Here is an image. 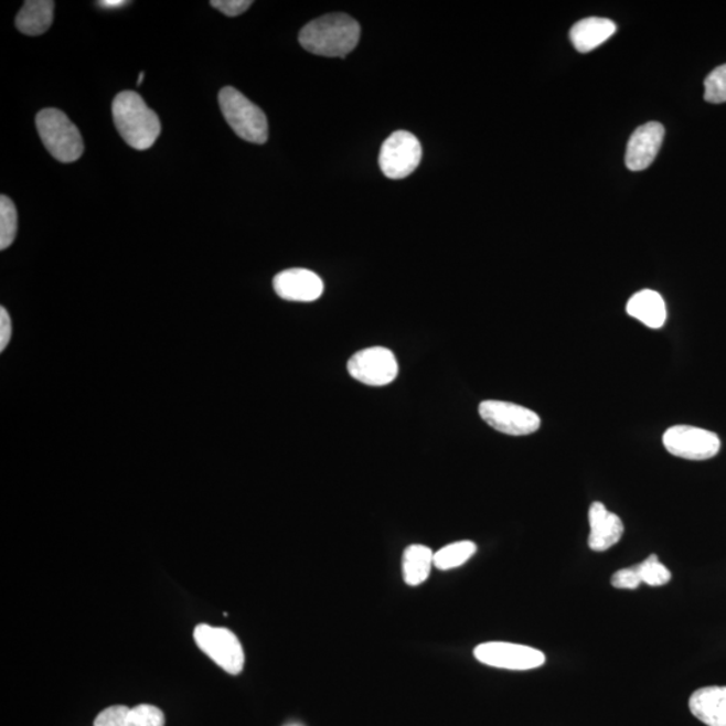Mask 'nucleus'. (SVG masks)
<instances>
[{
	"label": "nucleus",
	"mask_w": 726,
	"mask_h": 726,
	"mask_svg": "<svg viewBox=\"0 0 726 726\" xmlns=\"http://www.w3.org/2000/svg\"><path fill=\"white\" fill-rule=\"evenodd\" d=\"M360 23L346 14H329L306 24L299 34L307 52L323 57H346L359 45Z\"/></svg>",
	"instance_id": "obj_1"
},
{
	"label": "nucleus",
	"mask_w": 726,
	"mask_h": 726,
	"mask_svg": "<svg viewBox=\"0 0 726 726\" xmlns=\"http://www.w3.org/2000/svg\"><path fill=\"white\" fill-rule=\"evenodd\" d=\"M113 116L120 137L135 150H149L161 135L158 115L137 92H120L113 103Z\"/></svg>",
	"instance_id": "obj_2"
},
{
	"label": "nucleus",
	"mask_w": 726,
	"mask_h": 726,
	"mask_svg": "<svg viewBox=\"0 0 726 726\" xmlns=\"http://www.w3.org/2000/svg\"><path fill=\"white\" fill-rule=\"evenodd\" d=\"M36 129L45 149L63 163L76 162L84 152L78 128L58 109L47 108L36 115Z\"/></svg>",
	"instance_id": "obj_3"
},
{
	"label": "nucleus",
	"mask_w": 726,
	"mask_h": 726,
	"mask_svg": "<svg viewBox=\"0 0 726 726\" xmlns=\"http://www.w3.org/2000/svg\"><path fill=\"white\" fill-rule=\"evenodd\" d=\"M220 108L233 131L249 143L264 145L268 140L266 114L232 86L221 89Z\"/></svg>",
	"instance_id": "obj_4"
},
{
	"label": "nucleus",
	"mask_w": 726,
	"mask_h": 726,
	"mask_svg": "<svg viewBox=\"0 0 726 726\" xmlns=\"http://www.w3.org/2000/svg\"><path fill=\"white\" fill-rule=\"evenodd\" d=\"M194 641L226 673L238 675L243 672L245 664L243 644L231 630L200 624L195 627Z\"/></svg>",
	"instance_id": "obj_5"
},
{
	"label": "nucleus",
	"mask_w": 726,
	"mask_h": 726,
	"mask_svg": "<svg viewBox=\"0 0 726 726\" xmlns=\"http://www.w3.org/2000/svg\"><path fill=\"white\" fill-rule=\"evenodd\" d=\"M421 156V145L415 135L397 131L381 147L380 168L389 180H404L418 168Z\"/></svg>",
	"instance_id": "obj_6"
},
{
	"label": "nucleus",
	"mask_w": 726,
	"mask_h": 726,
	"mask_svg": "<svg viewBox=\"0 0 726 726\" xmlns=\"http://www.w3.org/2000/svg\"><path fill=\"white\" fill-rule=\"evenodd\" d=\"M663 446L676 458L707 460L715 458L722 448L718 435L698 427L674 426L663 434Z\"/></svg>",
	"instance_id": "obj_7"
},
{
	"label": "nucleus",
	"mask_w": 726,
	"mask_h": 726,
	"mask_svg": "<svg viewBox=\"0 0 726 726\" xmlns=\"http://www.w3.org/2000/svg\"><path fill=\"white\" fill-rule=\"evenodd\" d=\"M477 661L490 668L525 672L543 666L546 661L543 651L529 645L509 642H485L473 650Z\"/></svg>",
	"instance_id": "obj_8"
},
{
	"label": "nucleus",
	"mask_w": 726,
	"mask_h": 726,
	"mask_svg": "<svg viewBox=\"0 0 726 726\" xmlns=\"http://www.w3.org/2000/svg\"><path fill=\"white\" fill-rule=\"evenodd\" d=\"M479 415L491 428L509 436H526L537 433L541 418L525 406L489 399L479 405Z\"/></svg>",
	"instance_id": "obj_9"
},
{
	"label": "nucleus",
	"mask_w": 726,
	"mask_h": 726,
	"mask_svg": "<svg viewBox=\"0 0 726 726\" xmlns=\"http://www.w3.org/2000/svg\"><path fill=\"white\" fill-rule=\"evenodd\" d=\"M348 371L362 384L385 386L397 378L398 363L389 349L375 346L355 353L348 362Z\"/></svg>",
	"instance_id": "obj_10"
},
{
	"label": "nucleus",
	"mask_w": 726,
	"mask_h": 726,
	"mask_svg": "<svg viewBox=\"0 0 726 726\" xmlns=\"http://www.w3.org/2000/svg\"><path fill=\"white\" fill-rule=\"evenodd\" d=\"M274 288L281 299L309 303L322 297L324 286L312 270L292 268L275 276Z\"/></svg>",
	"instance_id": "obj_11"
},
{
	"label": "nucleus",
	"mask_w": 726,
	"mask_h": 726,
	"mask_svg": "<svg viewBox=\"0 0 726 726\" xmlns=\"http://www.w3.org/2000/svg\"><path fill=\"white\" fill-rule=\"evenodd\" d=\"M664 138L661 122L650 121L631 135L627 145L626 164L632 171H642L655 161Z\"/></svg>",
	"instance_id": "obj_12"
},
{
	"label": "nucleus",
	"mask_w": 726,
	"mask_h": 726,
	"mask_svg": "<svg viewBox=\"0 0 726 726\" xmlns=\"http://www.w3.org/2000/svg\"><path fill=\"white\" fill-rule=\"evenodd\" d=\"M590 533L588 545L595 552H606L623 537V521L608 512L605 504L595 502L589 509Z\"/></svg>",
	"instance_id": "obj_13"
},
{
	"label": "nucleus",
	"mask_w": 726,
	"mask_h": 726,
	"mask_svg": "<svg viewBox=\"0 0 726 726\" xmlns=\"http://www.w3.org/2000/svg\"><path fill=\"white\" fill-rule=\"evenodd\" d=\"M163 712L157 706L138 705L107 707L95 719L94 726H164Z\"/></svg>",
	"instance_id": "obj_14"
},
{
	"label": "nucleus",
	"mask_w": 726,
	"mask_h": 726,
	"mask_svg": "<svg viewBox=\"0 0 726 726\" xmlns=\"http://www.w3.org/2000/svg\"><path fill=\"white\" fill-rule=\"evenodd\" d=\"M695 718L707 726H726V686L698 688L688 700Z\"/></svg>",
	"instance_id": "obj_15"
},
{
	"label": "nucleus",
	"mask_w": 726,
	"mask_h": 726,
	"mask_svg": "<svg viewBox=\"0 0 726 726\" xmlns=\"http://www.w3.org/2000/svg\"><path fill=\"white\" fill-rule=\"evenodd\" d=\"M617 32V24L607 18L590 17L577 22L569 36L577 52L588 53L605 43Z\"/></svg>",
	"instance_id": "obj_16"
},
{
	"label": "nucleus",
	"mask_w": 726,
	"mask_h": 726,
	"mask_svg": "<svg viewBox=\"0 0 726 726\" xmlns=\"http://www.w3.org/2000/svg\"><path fill=\"white\" fill-rule=\"evenodd\" d=\"M627 313L654 330L663 328L668 319L666 303L660 293L651 289L633 295L627 303Z\"/></svg>",
	"instance_id": "obj_17"
},
{
	"label": "nucleus",
	"mask_w": 726,
	"mask_h": 726,
	"mask_svg": "<svg viewBox=\"0 0 726 726\" xmlns=\"http://www.w3.org/2000/svg\"><path fill=\"white\" fill-rule=\"evenodd\" d=\"M55 3L52 0H29L15 18L21 33L35 36L46 33L53 23Z\"/></svg>",
	"instance_id": "obj_18"
},
{
	"label": "nucleus",
	"mask_w": 726,
	"mask_h": 726,
	"mask_svg": "<svg viewBox=\"0 0 726 726\" xmlns=\"http://www.w3.org/2000/svg\"><path fill=\"white\" fill-rule=\"evenodd\" d=\"M434 557L435 553L426 545L415 544L406 547L403 556L404 581L409 587L426 583L435 566Z\"/></svg>",
	"instance_id": "obj_19"
},
{
	"label": "nucleus",
	"mask_w": 726,
	"mask_h": 726,
	"mask_svg": "<svg viewBox=\"0 0 726 726\" xmlns=\"http://www.w3.org/2000/svg\"><path fill=\"white\" fill-rule=\"evenodd\" d=\"M476 553L477 545L472 541H459V543L446 545L439 552H436L434 564L440 570L459 568V566L469 562Z\"/></svg>",
	"instance_id": "obj_20"
},
{
	"label": "nucleus",
	"mask_w": 726,
	"mask_h": 726,
	"mask_svg": "<svg viewBox=\"0 0 726 726\" xmlns=\"http://www.w3.org/2000/svg\"><path fill=\"white\" fill-rule=\"evenodd\" d=\"M633 569L637 572L639 581L648 584L650 587L666 586L672 580V572L655 555H651L643 563L633 566Z\"/></svg>",
	"instance_id": "obj_21"
},
{
	"label": "nucleus",
	"mask_w": 726,
	"mask_h": 726,
	"mask_svg": "<svg viewBox=\"0 0 726 726\" xmlns=\"http://www.w3.org/2000/svg\"><path fill=\"white\" fill-rule=\"evenodd\" d=\"M18 231V213L9 196H0V249H8L14 243Z\"/></svg>",
	"instance_id": "obj_22"
},
{
	"label": "nucleus",
	"mask_w": 726,
	"mask_h": 726,
	"mask_svg": "<svg viewBox=\"0 0 726 726\" xmlns=\"http://www.w3.org/2000/svg\"><path fill=\"white\" fill-rule=\"evenodd\" d=\"M704 97L707 103H726V64L716 67V70L705 78Z\"/></svg>",
	"instance_id": "obj_23"
},
{
	"label": "nucleus",
	"mask_w": 726,
	"mask_h": 726,
	"mask_svg": "<svg viewBox=\"0 0 726 726\" xmlns=\"http://www.w3.org/2000/svg\"><path fill=\"white\" fill-rule=\"evenodd\" d=\"M211 4L227 17H237L248 10L252 2L250 0H212Z\"/></svg>",
	"instance_id": "obj_24"
},
{
	"label": "nucleus",
	"mask_w": 726,
	"mask_h": 726,
	"mask_svg": "<svg viewBox=\"0 0 726 726\" xmlns=\"http://www.w3.org/2000/svg\"><path fill=\"white\" fill-rule=\"evenodd\" d=\"M612 586L618 589H637L641 586V581L637 576L633 566L631 568L620 569L612 576Z\"/></svg>",
	"instance_id": "obj_25"
},
{
	"label": "nucleus",
	"mask_w": 726,
	"mask_h": 726,
	"mask_svg": "<svg viewBox=\"0 0 726 726\" xmlns=\"http://www.w3.org/2000/svg\"><path fill=\"white\" fill-rule=\"evenodd\" d=\"M12 334V324L9 312L6 311L4 307L0 309V350L8 348Z\"/></svg>",
	"instance_id": "obj_26"
},
{
	"label": "nucleus",
	"mask_w": 726,
	"mask_h": 726,
	"mask_svg": "<svg viewBox=\"0 0 726 726\" xmlns=\"http://www.w3.org/2000/svg\"><path fill=\"white\" fill-rule=\"evenodd\" d=\"M128 3L126 0H103V2H97L100 8L109 10L122 8V6Z\"/></svg>",
	"instance_id": "obj_27"
},
{
	"label": "nucleus",
	"mask_w": 726,
	"mask_h": 726,
	"mask_svg": "<svg viewBox=\"0 0 726 726\" xmlns=\"http://www.w3.org/2000/svg\"><path fill=\"white\" fill-rule=\"evenodd\" d=\"M145 76H146V73L141 72L140 75H139V78H138V85H141V83H143Z\"/></svg>",
	"instance_id": "obj_28"
}]
</instances>
